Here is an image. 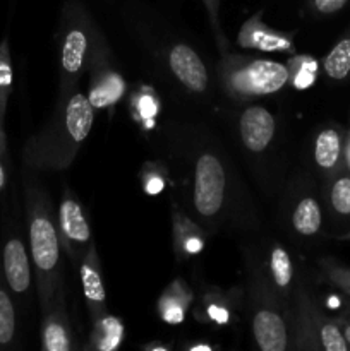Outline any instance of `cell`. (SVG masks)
<instances>
[{
  "mask_svg": "<svg viewBox=\"0 0 350 351\" xmlns=\"http://www.w3.org/2000/svg\"><path fill=\"white\" fill-rule=\"evenodd\" d=\"M225 194V171L213 154H202L196 165L194 206L199 215L213 216L220 211Z\"/></svg>",
  "mask_w": 350,
  "mask_h": 351,
  "instance_id": "6da1fadb",
  "label": "cell"
},
{
  "mask_svg": "<svg viewBox=\"0 0 350 351\" xmlns=\"http://www.w3.org/2000/svg\"><path fill=\"white\" fill-rule=\"evenodd\" d=\"M30 247L34 266L43 273H50L58 263V237L50 219L34 215L30 223Z\"/></svg>",
  "mask_w": 350,
  "mask_h": 351,
  "instance_id": "7a4b0ae2",
  "label": "cell"
},
{
  "mask_svg": "<svg viewBox=\"0 0 350 351\" xmlns=\"http://www.w3.org/2000/svg\"><path fill=\"white\" fill-rule=\"evenodd\" d=\"M288 79L287 69L278 62L257 60L237 75L240 88L250 95H271L283 88Z\"/></svg>",
  "mask_w": 350,
  "mask_h": 351,
  "instance_id": "3957f363",
  "label": "cell"
},
{
  "mask_svg": "<svg viewBox=\"0 0 350 351\" xmlns=\"http://www.w3.org/2000/svg\"><path fill=\"white\" fill-rule=\"evenodd\" d=\"M275 119L263 106H250L240 117V136L247 149L259 153L271 143Z\"/></svg>",
  "mask_w": 350,
  "mask_h": 351,
  "instance_id": "277c9868",
  "label": "cell"
},
{
  "mask_svg": "<svg viewBox=\"0 0 350 351\" xmlns=\"http://www.w3.org/2000/svg\"><path fill=\"white\" fill-rule=\"evenodd\" d=\"M170 67L178 81L191 91L201 93L208 86V72L205 64L187 45H177L170 51Z\"/></svg>",
  "mask_w": 350,
  "mask_h": 351,
  "instance_id": "5b68a950",
  "label": "cell"
},
{
  "mask_svg": "<svg viewBox=\"0 0 350 351\" xmlns=\"http://www.w3.org/2000/svg\"><path fill=\"white\" fill-rule=\"evenodd\" d=\"M3 274L5 281L14 293L21 295L27 291L31 283V269L26 249L19 239L7 240L2 254Z\"/></svg>",
  "mask_w": 350,
  "mask_h": 351,
  "instance_id": "8992f818",
  "label": "cell"
},
{
  "mask_svg": "<svg viewBox=\"0 0 350 351\" xmlns=\"http://www.w3.org/2000/svg\"><path fill=\"white\" fill-rule=\"evenodd\" d=\"M254 338L263 351H283L287 348V329L278 314L271 311L257 312L253 322Z\"/></svg>",
  "mask_w": 350,
  "mask_h": 351,
  "instance_id": "52a82bcc",
  "label": "cell"
},
{
  "mask_svg": "<svg viewBox=\"0 0 350 351\" xmlns=\"http://www.w3.org/2000/svg\"><path fill=\"white\" fill-rule=\"evenodd\" d=\"M65 125L72 141L81 143L88 137L93 125V105L84 95H74L65 112Z\"/></svg>",
  "mask_w": 350,
  "mask_h": 351,
  "instance_id": "ba28073f",
  "label": "cell"
},
{
  "mask_svg": "<svg viewBox=\"0 0 350 351\" xmlns=\"http://www.w3.org/2000/svg\"><path fill=\"white\" fill-rule=\"evenodd\" d=\"M60 226L64 235L72 242L86 243L91 239L89 225L82 215L81 206L71 199L64 201L60 206Z\"/></svg>",
  "mask_w": 350,
  "mask_h": 351,
  "instance_id": "9c48e42d",
  "label": "cell"
},
{
  "mask_svg": "<svg viewBox=\"0 0 350 351\" xmlns=\"http://www.w3.org/2000/svg\"><path fill=\"white\" fill-rule=\"evenodd\" d=\"M86 50H88V41L82 31L72 29L65 36L64 47H62V65L69 74H75L82 67Z\"/></svg>",
  "mask_w": 350,
  "mask_h": 351,
  "instance_id": "30bf717a",
  "label": "cell"
},
{
  "mask_svg": "<svg viewBox=\"0 0 350 351\" xmlns=\"http://www.w3.org/2000/svg\"><path fill=\"white\" fill-rule=\"evenodd\" d=\"M124 93V81L117 74H108L93 86L89 93V103L93 108H105L119 101Z\"/></svg>",
  "mask_w": 350,
  "mask_h": 351,
  "instance_id": "8fae6325",
  "label": "cell"
},
{
  "mask_svg": "<svg viewBox=\"0 0 350 351\" xmlns=\"http://www.w3.org/2000/svg\"><path fill=\"white\" fill-rule=\"evenodd\" d=\"M294 226L301 235H314L321 226V209L314 199H304L294 211Z\"/></svg>",
  "mask_w": 350,
  "mask_h": 351,
  "instance_id": "7c38bea8",
  "label": "cell"
},
{
  "mask_svg": "<svg viewBox=\"0 0 350 351\" xmlns=\"http://www.w3.org/2000/svg\"><path fill=\"white\" fill-rule=\"evenodd\" d=\"M340 156V137L335 130H323L316 139L314 158L321 168H331Z\"/></svg>",
  "mask_w": 350,
  "mask_h": 351,
  "instance_id": "4fadbf2b",
  "label": "cell"
},
{
  "mask_svg": "<svg viewBox=\"0 0 350 351\" xmlns=\"http://www.w3.org/2000/svg\"><path fill=\"white\" fill-rule=\"evenodd\" d=\"M325 71L331 79H343L350 72V38L333 47L325 60Z\"/></svg>",
  "mask_w": 350,
  "mask_h": 351,
  "instance_id": "5bb4252c",
  "label": "cell"
},
{
  "mask_svg": "<svg viewBox=\"0 0 350 351\" xmlns=\"http://www.w3.org/2000/svg\"><path fill=\"white\" fill-rule=\"evenodd\" d=\"M14 335H16V312L9 293L0 288V346L10 345Z\"/></svg>",
  "mask_w": 350,
  "mask_h": 351,
  "instance_id": "9a60e30c",
  "label": "cell"
},
{
  "mask_svg": "<svg viewBox=\"0 0 350 351\" xmlns=\"http://www.w3.org/2000/svg\"><path fill=\"white\" fill-rule=\"evenodd\" d=\"M81 281L82 288H84V295L91 304L102 305L105 302V288H103V281L100 273L96 271L95 266L89 263L82 264L81 267Z\"/></svg>",
  "mask_w": 350,
  "mask_h": 351,
  "instance_id": "2e32d148",
  "label": "cell"
},
{
  "mask_svg": "<svg viewBox=\"0 0 350 351\" xmlns=\"http://www.w3.org/2000/svg\"><path fill=\"white\" fill-rule=\"evenodd\" d=\"M271 273H273L275 283L278 287H287L292 280V264H290V257H288L287 250L277 249L271 252Z\"/></svg>",
  "mask_w": 350,
  "mask_h": 351,
  "instance_id": "e0dca14e",
  "label": "cell"
},
{
  "mask_svg": "<svg viewBox=\"0 0 350 351\" xmlns=\"http://www.w3.org/2000/svg\"><path fill=\"white\" fill-rule=\"evenodd\" d=\"M102 341L98 343V348L103 351L115 350L122 339V324L115 317H106L102 322Z\"/></svg>",
  "mask_w": 350,
  "mask_h": 351,
  "instance_id": "ac0fdd59",
  "label": "cell"
},
{
  "mask_svg": "<svg viewBox=\"0 0 350 351\" xmlns=\"http://www.w3.org/2000/svg\"><path fill=\"white\" fill-rule=\"evenodd\" d=\"M43 343H45V348H47L48 351H67L69 350L67 335H65L64 328H62V326L55 321L48 322L47 328H45Z\"/></svg>",
  "mask_w": 350,
  "mask_h": 351,
  "instance_id": "d6986e66",
  "label": "cell"
},
{
  "mask_svg": "<svg viewBox=\"0 0 350 351\" xmlns=\"http://www.w3.org/2000/svg\"><path fill=\"white\" fill-rule=\"evenodd\" d=\"M331 204L340 215H350V178H340L333 185Z\"/></svg>",
  "mask_w": 350,
  "mask_h": 351,
  "instance_id": "ffe728a7",
  "label": "cell"
},
{
  "mask_svg": "<svg viewBox=\"0 0 350 351\" xmlns=\"http://www.w3.org/2000/svg\"><path fill=\"white\" fill-rule=\"evenodd\" d=\"M321 343L326 351H347V348H349L345 336H343L342 332H340V329L333 324L323 326Z\"/></svg>",
  "mask_w": 350,
  "mask_h": 351,
  "instance_id": "44dd1931",
  "label": "cell"
},
{
  "mask_svg": "<svg viewBox=\"0 0 350 351\" xmlns=\"http://www.w3.org/2000/svg\"><path fill=\"white\" fill-rule=\"evenodd\" d=\"M9 86H10L9 58H7L5 45H2V47H0V113H2L3 101H5V95Z\"/></svg>",
  "mask_w": 350,
  "mask_h": 351,
  "instance_id": "7402d4cb",
  "label": "cell"
},
{
  "mask_svg": "<svg viewBox=\"0 0 350 351\" xmlns=\"http://www.w3.org/2000/svg\"><path fill=\"white\" fill-rule=\"evenodd\" d=\"M312 3H314L316 10H319V12L331 14L342 9L347 0H312Z\"/></svg>",
  "mask_w": 350,
  "mask_h": 351,
  "instance_id": "603a6c76",
  "label": "cell"
},
{
  "mask_svg": "<svg viewBox=\"0 0 350 351\" xmlns=\"http://www.w3.org/2000/svg\"><path fill=\"white\" fill-rule=\"evenodd\" d=\"M314 81V74L309 71H302L301 74H297V81H295V84L299 86V88H305V86H309L311 82Z\"/></svg>",
  "mask_w": 350,
  "mask_h": 351,
  "instance_id": "cb8c5ba5",
  "label": "cell"
},
{
  "mask_svg": "<svg viewBox=\"0 0 350 351\" xmlns=\"http://www.w3.org/2000/svg\"><path fill=\"white\" fill-rule=\"evenodd\" d=\"M209 315H211L213 319H216L218 322H222V324L229 319V315H226V312L223 311V308H216V307L209 308Z\"/></svg>",
  "mask_w": 350,
  "mask_h": 351,
  "instance_id": "d4e9b609",
  "label": "cell"
},
{
  "mask_svg": "<svg viewBox=\"0 0 350 351\" xmlns=\"http://www.w3.org/2000/svg\"><path fill=\"white\" fill-rule=\"evenodd\" d=\"M5 187V170L2 167V160H0V191Z\"/></svg>",
  "mask_w": 350,
  "mask_h": 351,
  "instance_id": "484cf974",
  "label": "cell"
},
{
  "mask_svg": "<svg viewBox=\"0 0 350 351\" xmlns=\"http://www.w3.org/2000/svg\"><path fill=\"white\" fill-rule=\"evenodd\" d=\"M345 339H347V343L350 345V326H347V329H345Z\"/></svg>",
  "mask_w": 350,
  "mask_h": 351,
  "instance_id": "4316f807",
  "label": "cell"
},
{
  "mask_svg": "<svg viewBox=\"0 0 350 351\" xmlns=\"http://www.w3.org/2000/svg\"><path fill=\"white\" fill-rule=\"evenodd\" d=\"M2 144H3V136H2V130H0V151H2Z\"/></svg>",
  "mask_w": 350,
  "mask_h": 351,
  "instance_id": "83f0119b",
  "label": "cell"
}]
</instances>
